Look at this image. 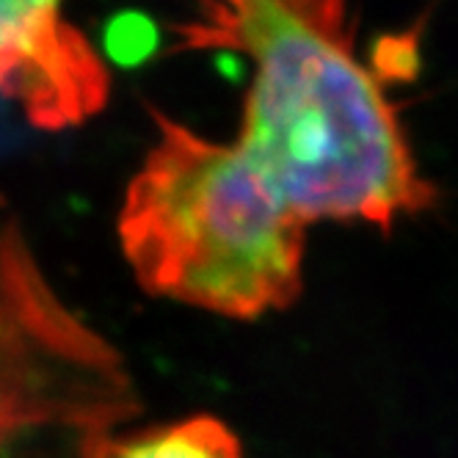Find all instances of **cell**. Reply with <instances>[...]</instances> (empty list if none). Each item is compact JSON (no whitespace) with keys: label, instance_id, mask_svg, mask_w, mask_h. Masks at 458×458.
Instances as JSON below:
<instances>
[{"label":"cell","instance_id":"obj_1","mask_svg":"<svg viewBox=\"0 0 458 458\" xmlns=\"http://www.w3.org/2000/svg\"><path fill=\"white\" fill-rule=\"evenodd\" d=\"M172 37L174 53L251 64L235 141L301 224L389 229L434 202L381 75L359 55L351 0H196Z\"/></svg>","mask_w":458,"mask_h":458},{"label":"cell","instance_id":"obj_2","mask_svg":"<svg viewBox=\"0 0 458 458\" xmlns=\"http://www.w3.org/2000/svg\"><path fill=\"white\" fill-rule=\"evenodd\" d=\"M155 141L130 177L119 243L139 284L213 315L254 320L299 299L307 224L238 141L152 111Z\"/></svg>","mask_w":458,"mask_h":458},{"label":"cell","instance_id":"obj_3","mask_svg":"<svg viewBox=\"0 0 458 458\" xmlns=\"http://www.w3.org/2000/svg\"><path fill=\"white\" fill-rule=\"evenodd\" d=\"M139 411L122 353L61 299L0 193V458H94Z\"/></svg>","mask_w":458,"mask_h":458},{"label":"cell","instance_id":"obj_4","mask_svg":"<svg viewBox=\"0 0 458 458\" xmlns=\"http://www.w3.org/2000/svg\"><path fill=\"white\" fill-rule=\"evenodd\" d=\"M0 97L50 133L108 106V64L67 20L64 0H0Z\"/></svg>","mask_w":458,"mask_h":458},{"label":"cell","instance_id":"obj_5","mask_svg":"<svg viewBox=\"0 0 458 458\" xmlns=\"http://www.w3.org/2000/svg\"><path fill=\"white\" fill-rule=\"evenodd\" d=\"M94 458H243V447L218 417L196 414L157 428L122 431Z\"/></svg>","mask_w":458,"mask_h":458}]
</instances>
